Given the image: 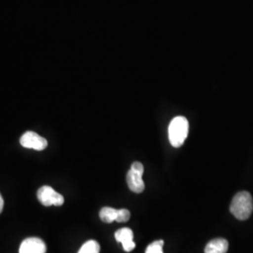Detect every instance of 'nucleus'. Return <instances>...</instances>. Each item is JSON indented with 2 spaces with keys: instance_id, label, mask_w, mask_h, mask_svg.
Instances as JSON below:
<instances>
[{
  "instance_id": "obj_1",
  "label": "nucleus",
  "mask_w": 253,
  "mask_h": 253,
  "mask_svg": "<svg viewBox=\"0 0 253 253\" xmlns=\"http://www.w3.org/2000/svg\"><path fill=\"white\" fill-rule=\"evenodd\" d=\"M231 213L239 220H246L253 211V196L248 191H240L235 194L230 206Z\"/></svg>"
},
{
  "instance_id": "obj_2",
  "label": "nucleus",
  "mask_w": 253,
  "mask_h": 253,
  "mask_svg": "<svg viewBox=\"0 0 253 253\" xmlns=\"http://www.w3.org/2000/svg\"><path fill=\"white\" fill-rule=\"evenodd\" d=\"M169 141L173 147H180L183 145L189 134V122L184 117L173 118L168 128Z\"/></svg>"
},
{
  "instance_id": "obj_3",
  "label": "nucleus",
  "mask_w": 253,
  "mask_h": 253,
  "mask_svg": "<svg viewBox=\"0 0 253 253\" xmlns=\"http://www.w3.org/2000/svg\"><path fill=\"white\" fill-rule=\"evenodd\" d=\"M144 165L139 162L132 163L130 170L126 173V183L129 190L135 193H141L145 190V182L143 180Z\"/></svg>"
},
{
  "instance_id": "obj_4",
  "label": "nucleus",
  "mask_w": 253,
  "mask_h": 253,
  "mask_svg": "<svg viewBox=\"0 0 253 253\" xmlns=\"http://www.w3.org/2000/svg\"><path fill=\"white\" fill-rule=\"evenodd\" d=\"M37 196L39 201L45 207H60L64 204L63 196L49 186L42 187L38 190Z\"/></svg>"
},
{
  "instance_id": "obj_5",
  "label": "nucleus",
  "mask_w": 253,
  "mask_h": 253,
  "mask_svg": "<svg viewBox=\"0 0 253 253\" xmlns=\"http://www.w3.org/2000/svg\"><path fill=\"white\" fill-rule=\"evenodd\" d=\"M20 144L26 148L35 149L38 151L44 150L48 145L46 139L33 131H27L22 136L20 139Z\"/></svg>"
},
{
  "instance_id": "obj_6",
  "label": "nucleus",
  "mask_w": 253,
  "mask_h": 253,
  "mask_svg": "<svg viewBox=\"0 0 253 253\" xmlns=\"http://www.w3.org/2000/svg\"><path fill=\"white\" fill-rule=\"evenodd\" d=\"M44 242L38 237H30L25 239L20 246L19 253H45Z\"/></svg>"
},
{
  "instance_id": "obj_7",
  "label": "nucleus",
  "mask_w": 253,
  "mask_h": 253,
  "mask_svg": "<svg viewBox=\"0 0 253 253\" xmlns=\"http://www.w3.org/2000/svg\"><path fill=\"white\" fill-rule=\"evenodd\" d=\"M116 240L118 242H120L124 251L126 253H130L131 251L134 250L135 248V243L133 242V232L129 228H122L119 229L115 234Z\"/></svg>"
},
{
  "instance_id": "obj_8",
  "label": "nucleus",
  "mask_w": 253,
  "mask_h": 253,
  "mask_svg": "<svg viewBox=\"0 0 253 253\" xmlns=\"http://www.w3.org/2000/svg\"><path fill=\"white\" fill-rule=\"evenodd\" d=\"M229 243L224 238H215L211 240L205 249V253H227Z\"/></svg>"
},
{
  "instance_id": "obj_9",
  "label": "nucleus",
  "mask_w": 253,
  "mask_h": 253,
  "mask_svg": "<svg viewBox=\"0 0 253 253\" xmlns=\"http://www.w3.org/2000/svg\"><path fill=\"white\" fill-rule=\"evenodd\" d=\"M118 212V209H115V208H101L100 212V219L105 223H112L113 221H117Z\"/></svg>"
},
{
  "instance_id": "obj_10",
  "label": "nucleus",
  "mask_w": 253,
  "mask_h": 253,
  "mask_svg": "<svg viewBox=\"0 0 253 253\" xmlns=\"http://www.w3.org/2000/svg\"><path fill=\"white\" fill-rule=\"evenodd\" d=\"M100 245L95 240H89L82 246L78 253H100Z\"/></svg>"
},
{
  "instance_id": "obj_11",
  "label": "nucleus",
  "mask_w": 253,
  "mask_h": 253,
  "mask_svg": "<svg viewBox=\"0 0 253 253\" xmlns=\"http://www.w3.org/2000/svg\"><path fill=\"white\" fill-rule=\"evenodd\" d=\"M163 240L155 241L152 244L149 245L145 251V253H163Z\"/></svg>"
},
{
  "instance_id": "obj_12",
  "label": "nucleus",
  "mask_w": 253,
  "mask_h": 253,
  "mask_svg": "<svg viewBox=\"0 0 253 253\" xmlns=\"http://www.w3.org/2000/svg\"><path fill=\"white\" fill-rule=\"evenodd\" d=\"M130 217V212L125 209V208H122V209H118V218H117V221L118 222H126Z\"/></svg>"
},
{
  "instance_id": "obj_13",
  "label": "nucleus",
  "mask_w": 253,
  "mask_h": 253,
  "mask_svg": "<svg viewBox=\"0 0 253 253\" xmlns=\"http://www.w3.org/2000/svg\"><path fill=\"white\" fill-rule=\"evenodd\" d=\"M3 208H4V200H3L2 196H1V194H0V213L2 212Z\"/></svg>"
}]
</instances>
